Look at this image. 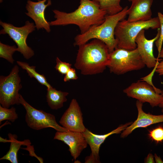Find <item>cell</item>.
<instances>
[{
  "mask_svg": "<svg viewBox=\"0 0 163 163\" xmlns=\"http://www.w3.org/2000/svg\"><path fill=\"white\" fill-rule=\"evenodd\" d=\"M53 11L55 19L49 22L50 26L75 25L79 27L81 34L85 33L93 26L102 24L107 16L106 12L92 0H80L78 8L71 12L56 9Z\"/></svg>",
  "mask_w": 163,
  "mask_h": 163,
  "instance_id": "cell-1",
  "label": "cell"
},
{
  "mask_svg": "<svg viewBox=\"0 0 163 163\" xmlns=\"http://www.w3.org/2000/svg\"><path fill=\"white\" fill-rule=\"evenodd\" d=\"M79 46L75 66L84 75L103 72L108 64L110 52L106 44L97 39Z\"/></svg>",
  "mask_w": 163,
  "mask_h": 163,
  "instance_id": "cell-2",
  "label": "cell"
},
{
  "mask_svg": "<svg viewBox=\"0 0 163 163\" xmlns=\"http://www.w3.org/2000/svg\"><path fill=\"white\" fill-rule=\"evenodd\" d=\"M128 8L126 6L116 14L107 15L104 21L100 25L93 26L85 33L76 35L74 38V45L79 46L90 40L97 39L106 44L110 53L112 52L117 46L114 36L115 28L118 23L126 17Z\"/></svg>",
  "mask_w": 163,
  "mask_h": 163,
  "instance_id": "cell-3",
  "label": "cell"
},
{
  "mask_svg": "<svg viewBox=\"0 0 163 163\" xmlns=\"http://www.w3.org/2000/svg\"><path fill=\"white\" fill-rule=\"evenodd\" d=\"M158 17L145 21L130 22L123 19L120 21L115 30L114 36L117 42L116 48L133 50L137 48L135 42L137 36L143 30L160 28Z\"/></svg>",
  "mask_w": 163,
  "mask_h": 163,
  "instance_id": "cell-4",
  "label": "cell"
},
{
  "mask_svg": "<svg viewBox=\"0 0 163 163\" xmlns=\"http://www.w3.org/2000/svg\"><path fill=\"white\" fill-rule=\"evenodd\" d=\"M145 66L137 48L129 50L116 48L110 53L107 67L110 72L119 75L140 70Z\"/></svg>",
  "mask_w": 163,
  "mask_h": 163,
  "instance_id": "cell-5",
  "label": "cell"
},
{
  "mask_svg": "<svg viewBox=\"0 0 163 163\" xmlns=\"http://www.w3.org/2000/svg\"><path fill=\"white\" fill-rule=\"evenodd\" d=\"M19 72V67L15 65L9 75L0 76V103L3 107L20 104L19 91L22 86Z\"/></svg>",
  "mask_w": 163,
  "mask_h": 163,
  "instance_id": "cell-6",
  "label": "cell"
},
{
  "mask_svg": "<svg viewBox=\"0 0 163 163\" xmlns=\"http://www.w3.org/2000/svg\"><path fill=\"white\" fill-rule=\"evenodd\" d=\"M19 102L26 110L25 122L30 128L38 130L50 127L57 131H68L57 123L55 116L34 107L24 100L21 94Z\"/></svg>",
  "mask_w": 163,
  "mask_h": 163,
  "instance_id": "cell-7",
  "label": "cell"
},
{
  "mask_svg": "<svg viewBox=\"0 0 163 163\" xmlns=\"http://www.w3.org/2000/svg\"><path fill=\"white\" fill-rule=\"evenodd\" d=\"M0 25L3 27L0 34H8L17 45V51L21 53L25 59H29L34 56V51L26 43L29 34L35 30L36 28L34 23L27 21L24 25L18 27L1 21Z\"/></svg>",
  "mask_w": 163,
  "mask_h": 163,
  "instance_id": "cell-8",
  "label": "cell"
},
{
  "mask_svg": "<svg viewBox=\"0 0 163 163\" xmlns=\"http://www.w3.org/2000/svg\"><path fill=\"white\" fill-rule=\"evenodd\" d=\"M128 97L142 103L147 102L152 107L158 106L163 102V96L146 82L139 80L131 84L123 90Z\"/></svg>",
  "mask_w": 163,
  "mask_h": 163,
  "instance_id": "cell-9",
  "label": "cell"
},
{
  "mask_svg": "<svg viewBox=\"0 0 163 163\" xmlns=\"http://www.w3.org/2000/svg\"><path fill=\"white\" fill-rule=\"evenodd\" d=\"M132 123L129 122L124 124H121L111 132L103 135L94 134L86 129L85 131L82 133L90 147L91 153L89 156L85 157V163H100L99 151L101 145L108 136L112 134L120 133Z\"/></svg>",
  "mask_w": 163,
  "mask_h": 163,
  "instance_id": "cell-10",
  "label": "cell"
},
{
  "mask_svg": "<svg viewBox=\"0 0 163 163\" xmlns=\"http://www.w3.org/2000/svg\"><path fill=\"white\" fill-rule=\"evenodd\" d=\"M82 115L76 100L73 99L61 118L59 123L68 130L83 133L87 128L84 124Z\"/></svg>",
  "mask_w": 163,
  "mask_h": 163,
  "instance_id": "cell-11",
  "label": "cell"
},
{
  "mask_svg": "<svg viewBox=\"0 0 163 163\" xmlns=\"http://www.w3.org/2000/svg\"><path fill=\"white\" fill-rule=\"evenodd\" d=\"M145 30H142L136 37L135 42L140 55L145 66L149 68H154L158 62L153 54L154 43L158 39L160 33V28L157 33L153 39L148 40L145 35Z\"/></svg>",
  "mask_w": 163,
  "mask_h": 163,
  "instance_id": "cell-12",
  "label": "cell"
},
{
  "mask_svg": "<svg viewBox=\"0 0 163 163\" xmlns=\"http://www.w3.org/2000/svg\"><path fill=\"white\" fill-rule=\"evenodd\" d=\"M46 1L41 0L34 2L27 0L25 7L27 12L25 14L34 21L37 30L44 29L47 33H50V25L46 19L45 10L47 7L51 5V0H48L47 4H45Z\"/></svg>",
  "mask_w": 163,
  "mask_h": 163,
  "instance_id": "cell-13",
  "label": "cell"
},
{
  "mask_svg": "<svg viewBox=\"0 0 163 163\" xmlns=\"http://www.w3.org/2000/svg\"><path fill=\"white\" fill-rule=\"evenodd\" d=\"M54 139L61 141L67 145L69 150L75 160L87 146V142L82 133L70 131H57Z\"/></svg>",
  "mask_w": 163,
  "mask_h": 163,
  "instance_id": "cell-14",
  "label": "cell"
},
{
  "mask_svg": "<svg viewBox=\"0 0 163 163\" xmlns=\"http://www.w3.org/2000/svg\"><path fill=\"white\" fill-rule=\"evenodd\" d=\"M136 106L138 112L137 118L122 131L120 135L121 138L126 137L137 128H145L153 124L163 122V114L156 115L145 113L142 109L143 103L138 100Z\"/></svg>",
  "mask_w": 163,
  "mask_h": 163,
  "instance_id": "cell-15",
  "label": "cell"
},
{
  "mask_svg": "<svg viewBox=\"0 0 163 163\" xmlns=\"http://www.w3.org/2000/svg\"><path fill=\"white\" fill-rule=\"evenodd\" d=\"M153 0H131L127 20L130 22L145 21L151 19V7Z\"/></svg>",
  "mask_w": 163,
  "mask_h": 163,
  "instance_id": "cell-16",
  "label": "cell"
},
{
  "mask_svg": "<svg viewBox=\"0 0 163 163\" xmlns=\"http://www.w3.org/2000/svg\"><path fill=\"white\" fill-rule=\"evenodd\" d=\"M69 94L67 92L57 90L53 87L47 88L46 98L48 106L53 110L60 109L67 101L66 97Z\"/></svg>",
  "mask_w": 163,
  "mask_h": 163,
  "instance_id": "cell-17",
  "label": "cell"
},
{
  "mask_svg": "<svg viewBox=\"0 0 163 163\" xmlns=\"http://www.w3.org/2000/svg\"><path fill=\"white\" fill-rule=\"evenodd\" d=\"M10 142V149L8 151L0 160H6L9 161L11 163H18L17 153L22 145L28 144L29 140H25L23 141L17 140V136L15 134L9 133L8 134Z\"/></svg>",
  "mask_w": 163,
  "mask_h": 163,
  "instance_id": "cell-18",
  "label": "cell"
},
{
  "mask_svg": "<svg viewBox=\"0 0 163 163\" xmlns=\"http://www.w3.org/2000/svg\"><path fill=\"white\" fill-rule=\"evenodd\" d=\"M98 4L101 9L107 13V15H112L123 9L120 5L121 0H92Z\"/></svg>",
  "mask_w": 163,
  "mask_h": 163,
  "instance_id": "cell-19",
  "label": "cell"
},
{
  "mask_svg": "<svg viewBox=\"0 0 163 163\" xmlns=\"http://www.w3.org/2000/svg\"><path fill=\"white\" fill-rule=\"evenodd\" d=\"M17 63L22 69L26 71L28 75L30 78H35L38 82L41 85L46 86L47 88L52 87L48 83L44 75L40 74L36 71L35 66H30L28 63L24 62L17 61Z\"/></svg>",
  "mask_w": 163,
  "mask_h": 163,
  "instance_id": "cell-20",
  "label": "cell"
},
{
  "mask_svg": "<svg viewBox=\"0 0 163 163\" xmlns=\"http://www.w3.org/2000/svg\"><path fill=\"white\" fill-rule=\"evenodd\" d=\"M17 51V47L15 45L10 46L0 42V57L5 59L9 62L13 64L14 60L13 58L14 53Z\"/></svg>",
  "mask_w": 163,
  "mask_h": 163,
  "instance_id": "cell-21",
  "label": "cell"
},
{
  "mask_svg": "<svg viewBox=\"0 0 163 163\" xmlns=\"http://www.w3.org/2000/svg\"><path fill=\"white\" fill-rule=\"evenodd\" d=\"M18 118L16 108L13 107L10 108L3 107L0 105V123L4 120L14 122Z\"/></svg>",
  "mask_w": 163,
  "mask_h": 163,
  "instance_id": "cell-22",
  "label": "cell"
},
{
  "mask_svg": "<svg viewBox=\"0 0 163 163\" xmlns=\"http://www.w3.org/2000/svg\"><path fill=\"white\" fill-rule=\"evenodd\" d=\"M148 135L152 140L157 143L163 141V127L159 126L149 131Z\"/></svg>",
  "mask_w": 163,
  "mask_h": 163,
  "instance_id": "cell-23",
  "label": "cell"
},
{
  "mask_svg": "<svg viewBox=\"0 0 163 163\" xmlns=\"http://www.w3.org/2000/svg\"><path fill=\"white\" fill-rule=\"evenodd\" d=\"M158 17L160 24V33L159 38L155 42L159 54L161 49L163 42V14L160 12H158Z\"/></svg>",
  "mask_w": 163,
  "mask_h": 163,
  "instance_id": "cell-24",
  "label": "cell"
},
{
  "mask_svg": "<svg viewBox=\"0 0 163 163\" xmlns=\"http://www.w3.org/2000/svg\"><path fill=\"white\" fill-rule=\"evenodd\" d=\"M56 65L55 68L60 74L66 75L69 69L71 68L72 65L69 63L61 61L58 57L56 59Z\"/></svg>",
  "mask_w": 163,
  "mask_h": 163,
  "instance_id": "cell-25",
  "label": "cell"
},
{
  "mask_svg": "<svg viewBox=\"0 0 163 163\" xmlns=\"http://www.w3.org/2000/svg\"><path fill=\"white\" fill-rule=\"evenodd\" d=\"M158 62H157L156 66L154 68V69H153V70L147 76L142 78H141V80H140L145 81L151 85L157 91L158 94H160L161 92V90L159 88H157L155 87V86L153 84L152 81V77L153 75H154V73L155 72L156 66Z\"/></svg>",
  "mask_w": 163,
  "mask_h": 163,
  "instance_id": "cell-26",
  "label": "cell"
},
{
  "mask_svg": "<svg viewBox=\"0 0 163 163\" xmlns=\"http://www.w3.org/2000/svg\"><path fill=\"white\" fill-rule=\"evenodd\" d=\"M78 78L75 69L71 68L65 75L63 80L67 82L71 80H76Z\"/></svg>",
  "mask_w": 163,
  "mask_h": 163,
  "instance_id": "cell-27",
  "label": "cell"
},
{
  "mask_svg": "<svg viewBox=\"0 0 163 163\" xmlns=\"http://www.w3.org/2000/svg\"><path fill=\"white\" fill-rule=\"evenodd\" d=\"M155 72L159 75H163V60L157 64Z\"/></svg>",
  "mask_w": 163,
  "mask_h": 163,
  "instance_id": "cell-28",
  "label": "cell"
},
{
  "mask_svg": "<svg viewBox=\"0 0 163 163\" xmlns=\"http://www.w3.org/2000/svg\"><path fill=\"white\" fill-rule=\"evenodd\" d=\"M145 163H155L154 156L150 153L149 154L145 160Z\"/></svg>",
  "mask_w": 163,
  "mask_h": 163,
  "instance_id": "cell-29",
  "label": "cell"
},
{
  "mask_svg": "<svg viewBox=\"0 0 163 163\" xmlns=\"http://www.w3.org/2000/svg\"><path fill=\"white\" fill-rule=\"evenodd\" d=\"M154 159L155 163H163V161L161 158L158 156L156 153L154 155Z\"/></svg>",
  "mask_w": 163,
  "mask_h": 163,
  "instance_id": "cell-30",
  "label": "cell"
},
{
  "mask_svg": "<svg viewBox=\"0 0 163 163\" xmlns=\"http://www.w3.org/2000/svg\"><path fill=\"white\" fill-rule=\"evenodd\" d=\"M157 59H159L160 58L163 59V47H162L160 52L158 55Z\"/></svg>",
  "mask_w": 163,
  "mask_h": 163,
  "instance_id": "cell-31",
  "label": "cell"
},
{
  "mask_svg": "<svg viewBox=\"0 0 163 163\" xmlns=\"http://www.w3.org/2000/svg\"><path fill=\"white\" fill-rule=\"evenodd\" d=\"M160 94L163 96V89L161 90ZM158 106L161 108H163V102L160 104Z\"/></svg>",
  "mask_w": 163,
  "mask_h": 163,
  "instance_id": "cell-32",
  "label": "cell"
},
{
  "mask_svg": "<svg viewBox=\"0 0 163 163\" xmlns=\"http://www.w3.org/2000/svg\"><path fill=\"white\" fill-rule=\"evenodd\" d=\"M78 163H81V162H80V161H79L78 160H75V163H78Z\"/></svg>",
  "mask_w": 163,
  "mask_h": 163,
  "instance_id": "cell-33",
  "label": "cell"
},
{
  "mask_svg": "<svg viewBox=\"0 0 163 163\" xmlns=\"http://www.w3.org/2000/svg\"><path fill=\"white\" fill-rule=\"evenodd\" d=\"M3 2V0H0V3H2Z\"/></svg>",
  "mask_w": 163,
  "mask_h": 163,
  "instance_id": "cell-34",
  "label": "cell"
},
{
  "mask_svg": "<svg viewBox=\"0 0 163 163\" xmlns=\"http://www.w3.org/2000/svg\"><path fill=\"white\" fill-rule=\"evenodd\" d=\"M161 112L163 113V108H162L161 110Z\"/></svg>",
  "mask_w": 163,
  "mask_h": 163,
  "instance_id": "cell-35",
  "label": "cell"
},
{
  "mask_svg": "<svg viewBox=\"0 0 163 163\" xmlns=\"http://www.w3.org/2000/svg\"><path fill=\"white\" fill-rule=\"evenodd\" d=\"M128 1H129V2H131V0H128Z\"/></svg>",
  "mask_w": 163,
  "mask_h": 163,
  "instance_id": "cell-36",
  "label": "cell"
},
{
  "mask_svg": "<svg viewBox=\"0 0 163 163\" xmlns=\"http://www.w3.org/2000/svg\"><path fill=\"white\" fill-rule=\"evenodd\" d=\"M38 1H39L40 0H37Z\"/></svg>",
  "mask_w": 163,
  "mask_h": 163,
  "instance_id": "cell-37",
  "label": "cell"
}]
</instances>
